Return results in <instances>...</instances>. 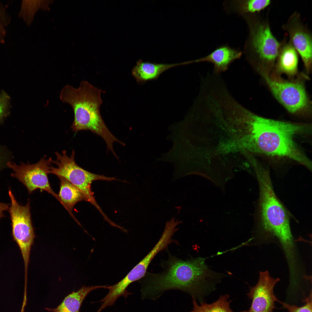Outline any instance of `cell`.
<instances>
[{
	"label": "cell",
	"instance_id": "6da1fadb",
	"mask_svg": "<svg viewBox=\"0 0 312 312\" xmlns=\"http://www.w3.org/2000/svg\"><path fill=\"white\" fill-rule=\"evenodd\" d=\"M311 126L309 123L265 118L244 107L238 119L237 133L242 148L247 155L273 160L290 159L309 168L311 161L296 138L310 135Z\"/></svg>",
	"mask_w": 312,
	"mask_h": 312
},
{
	"label": "cell",
	"instance_id": "7a4b0ae2",
	"mask_svg": "<svg viewBox=\"0 0 312 312\" xmlns=\"http://www.w3.org/2000/svg\"><path fill=\"white\" fill-rule=\"evenodd\" d=\"M161 263V272H146L140 279L142 298L155 300L165 291L178 290L194 296L200 302L214 290L226 274L214 272L201 257L183 259L168 253Z\"/></svg>",
	"mask_w": 312,
	"mask_h": 312
},
{
	"label": "cell",
	"instance_id": "3957f363",
	"mask_svg": "<svg viewBox=\"0 0 312 312\" xmlns=\"http://www.w3.org/2000/svg\"><path fill=\"white\" fill-rule=\"evenodd\" d=\"M197 123L196 164L203 170L235 168L236 154L233 139L218 115L203 107L193 115Z\"/></svg>",
	"mask_w": 312,
	"mask_h": 312
},
{
	"label": "cell",
	"instance_id": "277c9868",
	"mask_svg": "<svg viewBox=\"0 0 312 312\" xmlns=\"http://www.w3.org/2000/svg\"><path fill=\"white\" fill-rule=\"evenodd\" d=\"M102 90L86 81H82L79 87L70 85L61 89L60 98L62 102L70 105L74 112V118L71 128L74 132L90 130L105 140L108 149L114 156L113 144L117 142L125 144L117 139L110 131L104 122L100 112L103 101Z\"/></svg>",
	"mask_w": 312,
	"mask_h": 312
},
{
	"label": "cell",
	"instance_id": "5b68a950",
	"mask_svg": "<svg viewBox=\"0 0 312 312\" xmlns=\"http://www.w3.org/2000/svg\"><path fill=\"white\" fill-rule=\"evenodd\" d=\"M248 29L243 53L261 75L274 68L280 42L272 32L268 16L261 12L242 16Z\"/></svg>",
	"mask_w": 312,
	"mask_h": 312
},
{
	"label": "cell",
	"instance_id": "8992f818",
	"mask_svg": "<svg viewBox=\"0 0 312 312\" xmlns=\"http://www.w3.org/2000/svg\"><path fill=\"white\" fill-rule=\"evenodd\" d=\"M254 170L259 184V225L253 237L264 241L274 236L291 232L289 213L276 196L269 172L261 165Z\"/></svg>",
	"mask_w": 312,
	"mask_h": 312
},
{
	"label": "cell",
	"instance_id": "52a82bcc",
	"mask_svg": "<svg viewBox=\"0 0 312 312\" xmlns=\"http://www.w3.org/2000/svg\"><path fill=\"white\" fill-rule=\"evenodd\" d=\"M55 160H52L57 166L54 168L51 166L49 174L62 177L77 187L82 192L86 199V201L95 206L100 212L102 211L96 202L91 188L92 182L97 180L111 181L117 180L115 177H108L90 172L79 166L75 160V152L73 151L70 157L67 155L65 150L62 154L56 152Z\"/></svg>",
	"mask_w": 312,
	"mask_h": 312
},
{
	"label": "cell",
	"instance_id": "ba28073f",
	"mask_svg": "<svg viewBox=\"0 0 312 312\" xmlns=\"http://www.w3.org/2000/svg\"><path fill=\"white\" fill-rule=\"evenodd\" d=\"M262 76L273 95L289 112L300 115L310 113V103L301 81H287L270 75Z\"/></svg>",
	"mask_w": 312,
	"mask_h": 312
},
{
	"label": "cell",
	"instance_id": "9c48e42d",
	"mask_svg": "<svg viewBox=\"0 0 312 312\" xmlns=\"http://www.w3.org/2000/svg\"><path fill=\"white\" fill-rule=\"evenodd\" d=\"M11 203L8 211L11 222L12 234L18 245L24 261L25 269H28L31 246L35 237L30 212L29 199L25 205L19 204L9 188Z\"/></svg>",
	"mask_w": 312,
	"mask_h": 312
},
{
	"label": "cell",
	"instance_id": "30bf717a",
	"mask_svg": "<svg viewBox=\"0 0 312 312\" xmlns=\"http://www.w3.org/2000/svg\"><path fill=\"white\" fill-rule=\"evenodd\" d=\"M45 156L34 164L21 162L18 165L11 161L8 163L7 166L13 171L11 176L21 183L26 187L29 194L39 189L51 194L61 203L57 194L50 186L47 176L52 160L51 157L46 159Z\"/></svg>",
	"mask_w": 312,
	"mask_h": 312
},
{
	"label": "cell",
	"instance_id": "8fae6325",
	"mask_svg": "<svg viewBox=\"0 0 312 312\" xmlns=\"http://www.w3.org/2000/svg\"><path fill=\"white\" fill-rule=\"evenodd\" d=\"M302 61L307 72H310L312 64V34L302 19L294 12L282 26Z\"/></svg>",
	"mask_w": 312,
	"mask_h": 312
},
{
	"label": "cell",
	"instance_id": "7c38bea8",
	"mask_svg": "<svg viewBox=\"0 0 312 312\" xmlns=\"http://www.w3.org/2000/svg\"><path fill=\"white\" fill-rule=\"evenodd\" d=\"M280 280L278 278H272L268 271L260 272L257 283L250 287L247 294L252 301L247 312H274L276 308L275 302L279 300L274 294V289Z\"/></svg>",
	"mask_w": 312,
	"mask_h": 312
},
{
	"label": "cell",
	"instance_id": "4fadbf2b",
	"mask_svg": "<svg viewBox=\"0 0 312 312\" xmlns=\"http://www.w3.org/2000/svg\"><path fill=\"white\" fill-rule=\"evenodd\" d=\"M242 54V52L240 50L232 48L227 44H223L219 46L205 56L193 60V63H211L213 65V73L220 75L227 70L229 65L235 60L240 58Z\"/></svg>",
	"mask_w": 312,
	"mask_h": 312
},
{
	"label": "cell",
	"instance_id": "5bb4252c",
	"mask_svg": "<svg viewBox=\"0 0 312 312\" xmlns=\"http://www.w3.org/2000/svg\"><path fill=\"white\" fill-rule=\"evenodd\" d=\"M286 36L280 42L274 68L279 73L292 77L298 72V54Z\"/></svg>",
	"mask_w": 312,
	"mask_h": 312
},
{
	"label": "cell",
	"instance_id": "9a60e30c",
	"mask_svg": "<svg viewBox=\"0 0 312 312\" xmlns=\"http://www.w3.org/2000/svg\"><path fill=\"white\" fill-rule=\"evenodd\" d=\"M190 61L174 64L152 63L139 60L132 70V74L139 83L157 79L164 72L179 66L191 64Z\"/></svg>",
	"mask_w": 312,
	"mask_h": 312
},
{
	"label": "cell",
	"instance_id": "2e32d148",
	"mask_svg": "<svg viewBox=\"0 0 312 312\" xmlns=\"http://www.w3.org/2000/svg\"><path fill=\"white\" fill-rule=\"evenodd\" d=\"M271 3L270 0H226L222 6L227 14L242 16L246 14L260 12Z\"/></svg>",
	"mask_w": 312,
	"mask_h": 312
},
{
	"label": "cell",
	"instance_id": "e0dca14e",
	"mask_svg": "<svg viewBox=\"0 0 312 312\" xmlns=\"http://www.w3.org/2000/svg\"><path fill=\"white\" fill-rule=\"evenodd\" d=\"M108 285L83 286L77 291H73L66 296L57 307L52 309L46 307V310L51 312H80V309L84 300L92 291L99 288L108 289Z\"/></svg>",
	"mask_w": 312,
	"mask_h": 312
},
{
	"label": "cell",
	"instance_id": "ac0fdd59",
	"mask_svg": "<svg viewBox=\"0 0 312 312\" xmlns=\"http://www.w3.org/2000/svg\"><path fill=\"white\" fill-rule=\"evenodd\" d=\"M60 181V187L57 194L61 203L75 218L72 214V210L75 204L82 200L86 201V199L82 192L65 178L57 177Z\"/></svg>",
	"mask_w": 312,
	"mask_h": 312
},
{
	"label": "cell",
	"instance_id": "d6986e66",
	"mask_svg": "<svg viewBox=\"0 0 312 312\" xmlns=\"http://www.w3.org/2000/svg\"><path fill=\"white\" fill-rule=\"evenodd\" d=\"M229 296L228 294L220 296L216 301L211 304H207L204 301L201 302L200 304L197 303L196 299L192 296L193 309L188 312H235L230 307V304L232 301H228ZM244 311L239 312H247Z\"/></svg>",
	"mask_w": 312,
	"mask_h": 312
},
{
	"label": "cell",
	"instance_id": "ffe728a7",
	"mask_svg": "<svg viewBox=\"0 0 312 312\" xmlns=\"http://www.w3.org/2000/svg\"><path fill=\"white\" fill-rule=\"evenodd\" d=\"M303 301L305 304L301 307H298L295 305H291L279 300L278 302L281 304L283 307L287 309L289 312H312L311 289L308 296L303 300Z\"/></svg>",
	"mask_w": 312,
	"mask_h": 312
},
{
	"label": "cell",
	"instance_id": "44dd1931",
	"mask_svg": "<svg viewBox=\"0 0 312 312\" xmlns=\"http://www.w3.org/2000/svg\"><path fill=\"white\" fill-rule=\"evenodd\" d=\"M11 151L5 146L0 145V172L8 168V163L14 158Z\"/></svg>",
	"mask_w": 312,
	"mask_h": 312
},
{
	"label": "cell",
	"instance_id": "7402d4cb",
	"mask_svg": "<svg viewBox=\"0 0 312 312\" xmlns=\"http://www.w3.org/2000/svg\"><path fill=\"white\" fill-rule=\"evenodd\" d=\"M10 97L5 92L0 94V124L8 115Z\"/></svg>",
	"mask_w": 312,
	"mask_h": 312
},
{
	"label": "cell",
	"instance_id": "603a6c76",
	"mask_svg": "<svg viewBox=\"0 0 312 312\" xmlns=\"http://www.w3.org/2000/svg\"><path fill=\"white\" fill-rule=\"evenodd\" d=\"M10 205V204L0 202V219L5 217L4 212L8 211Z\"/></svg>",
	"mask_w": 312,
	"mask_h": 312
}]
</instances>
